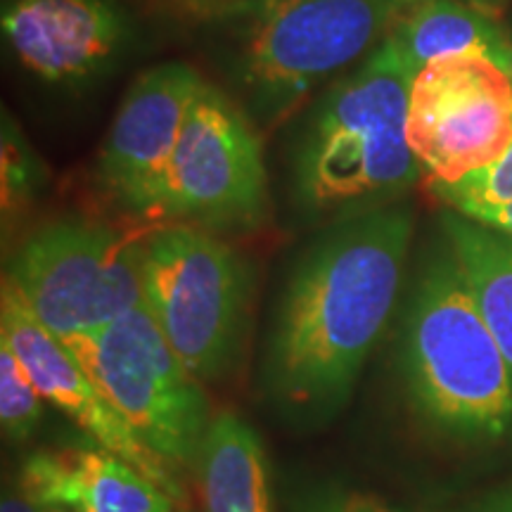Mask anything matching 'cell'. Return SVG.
I'll use <instances>...</instances> for the list:
<instances>
[{
	"label": "cell",
	"mask_w": 512,
	"mask_h": 512,
	"mask_svg": "<svg viewBox=\"0 0 512 512\" xmlns=\"http://www.w3.org/2000/svg\"><path fill=\"white\" fill-rule=\"evenodd\" d=\"M503 512H512V508H508V510H503Z\"/></svg>",
	"instance_id": "obj_26"
},
{
	"label": "cell",
	"mask_w": 512,
	"mask_h": 512,
	"mask_svg": "<svg viewBox=\"0 0 512 512\" xmlns=\"http://www.w3.org/2000/svg\"><path fill=\"white\" fill-rule=\"evenodd\" d=\"M162 512H178V505H174V508H169V510H162Z\"/></svg>",
	"instance_id": "obj_25"
},
{
	"label": "cell",
	"mask_w": 512,
	"mask_h": 512,
	"mask_svg": "<svg viewBox=\"0 0 512 512\" xmlns=\"http://www.w3.org/2000/svg\"><path fill=\"white\" fill-rule=\"evenodd\" d=\"M185 3H192V5H204V3H216V0H185Z\"/></svg>",
	"instance_id": "obj_22"
},
{
	"label": "cell",
	"mask_w": 512,
	"mask_h": 512,
	"mask_svg": "<svg viewBox=\"0 0 512 512\" xmlns=\"http://www.w3.org/2000/svg\"><path fill=\"white\" fill-rule=\"evenodd\" d=\"M403 366L422 413L460 437H501L512 422V373L456 254L434 259L403 330Z\"/></svg>",
	"instance_id": "obj_3"
},
{
	"label": "cell",
	"mask_w": 512,
	"mask_h": 512,
	"mask_svg": "<svg viewBox=\"0 0 512 512\" xmlns=\"http://www.w3.org/2000/svg\"><path fill=\"white\" fill-rule=\"evenodd\" d=\"M401 3L403 5H406V3H422V0H401Z\"/></svg>",
	"instance_id": "obj_24"
},
{
	"label": "cell",
	"mask_w": 512,
	"mask_h": 512,
	"mask_svg": "<svg viewBox=\"0 0 512 512\" xmlns=\"http://www.w3.org/2000/svg\"><path fill=\"white\" fill-rule=\"evenodd\" d=\"M64 344L107 403L176 477L195 465L214 420L209 401L145 302Z\"/></svg>",
	"instance_id": "obj_5"
},
{
	"label": "cell",
	"mask_w": 512,
	"mask_h": 512,
	"mask_svg": "<svg viewBox=\"0 0 512 512\" xmlns=\"http://www.w3.org/2000/svg\"><path fill=\"white\" fill-rule=\"evenodd\" d=\"M401 0H242L238 76L254 107L278 119L332 74L366 55Z\"/></svg>",
	"instance_id": "obj_4"
},
{
	"label": "cell",
	"mask_w": 512,
	"mask_h": 512,
	"mask_svg": "<svg viewBox=\"0 0 512 512\" xmlns=\"http://www.w3.org/2000/svg\"><path fill=\"white\" fill-rule=\"evenodd\" d=\"M0 512H41L38 505L34 503V498L24 494V491H8L3 496V505H0Z\"/></svg>",
	"instance_id": "obj_20"
},
{
	"label": "cell",
	"mask_w": 512,
	"mask_h": 512,
	"mask_svg": "<svg viewBox=\"0 0 512 512\" xmlns=\"http://www.w3.org/2000/svg\"><path fill=\"white\" fill-rule=\"evenodd\" d=\"M192 467L202 512H273L264 444L235 413L211 420Z\"/></svg>",
	"instance_id": "obj_13"
},
{
	"label": "cell",
	"mask_w": 512,
	"mask_h": 512,
	"mask_svg": "<svg viewBox=\"0 0 512 512\" xmlns=\"http://www.w3.org/2000/svg\"><path fill=\"white\" fill-rule=\"evenodd\" d=\"M155 228L62 219L31 235L10 268L19 292L60 337L86 335L145 302V254Z\"/></svg>",
	"instance_id": "obj_6"
},
{
	"label": "cell",
	"mask_w": 512,
	"mask_h": 512,
	"mask_svg": "<svg viewBox=\"0 0 512 512\" xmlns=\"http://www.w3.org/2000/svg\"><path fill=\"white\" fill-rule=\"evenodd\" d=\"M202 79L188 64L147 69L128 88L114 117L98 171L105 188L143 219H157L166 171Z\"/></svg>",
	"instance_id": "obj_11"
},
{
	"label": "cell",
	"mask_w": 512,
	"mask_h": 512,
	"mask_svg": "<svg viewBox=\"0 0 512 512\" xmlns=\"http://www.w3.org/2000/svg\"><path fill=\"white\" fill-rule=\"evenodd\" d=\"M245 266L192 226H162L145 254V304L197 380L216 382L238 356L247 309Z\"/></svg>",
	"instance_id": "obj_7"
},
{
	"label": "cell",
	"mask_w": 512,
	"mask_h": 512,
	"mask_svg": "<svg viewBox=\"0 0 512 512\" xmlns=\"http://www.w3.org/2000/svg\"><path fill=\"white\" fill-rule=\"evenodd\" d=\"M34 503L38 505V510L41 512H83L81 508H76L74 503L57 501V498H34Z\"/></svg>",
	"instance_id": "obj_21"
},
{
	"label": "cell",
	"mask_w": 512,
	"mask_h": 512,
	"mask_svg": "<svg viewBox=\"0 0 512 512\" xmlns=\"http://www.w3.org/2000/svg\"><path fill=\"white\" fill-rule=\"evenodd\" d=\"M444 233L512 373V235L458 211L444 216Z\"/></svg>",
	"instance_id": "obj_15"
},
{
	"label": "cell",
	"mask_w": 512,
	"mask_h": 512,
	"mask_svg": "<svg viewBox=\"0 0 512 512\" xmlns=\"http://www.w3.org/2000/svg\"><path fill=\"white\" fill-rule=\"evenodd\" d=\"M41 399L15 351L0 339V422L5 437L22 444L41 420Z\"/></svg>",
	"instance_id": "obj_16"
},
{
	"label": "cell",
	"mask_w": 512,
	"mask_h": 512,
	"mask_svg": "<svg viewBox=\"0 0 512 512\" xmlns=\"http://www.w3.org/2000/svg\"><path fill=\"white\" fill-rule=\"evenodd\" d=\"M432 190L460 214L486 207H508L512 204V145L486 169H479L458 183H437Z\"/></svg>",
	"instance_id": "obj_17"
},
{
	"label": "cell",
	"mask_w": 512,
	"mask_h": 512,
	"mask_svg": "<svg viewBox=\"0 0 512 512\" xmlns=\"http://www.w3.org/2000/svg\"><path fill=\"white\" fill-rule=\"evenodd\" d=\"M508 74L512 76V36H510V57H508Z\"/></svg>",
	"instance_id": "obj_23"
},
{
	"label": "cell",
	"mask_w": 512,
	"mask_h": 512,
	"mask_svg": "<svg viewBox=\"0 0 512 512\" xmlns=\"http://www.w3.org/2000/svg\"><path fill=\"white\" fill-rule=\"evenodd\" d=\"M0 339L10 344L43 399L67 413L83 432L98 441L100 448L136 467L178 503L183 501V484L178 477L107 403L67 344L36 318L10 275L3 278Z\"/></svg>",
	"instance_id": "obj_10"
},
{
	"label": "cell",
	"mask_w": 512,
	"mask_h": 512,
	"mask_svg": "<svg viewBox=\"0 0 512 512\" xmlns=\"http://www.w3.org/2000/svg\"><path fill=\"white\" fill-rule=\"evenodd\" d=\"M294 512H399L380 496L349 486H320L299 498Z\"/></svg>",
	"instance_id": "obj_18"
},
{
	"label": "cell",
	"mask_w": 512,
	"mask_h": 512,
	"mask_svg": "<svg viewBox=\"0 0 512 512\" xmlns=\"http://www.w3.org/2000/svg\"><path fill=\"white\" fill-rule=\"evenodd\" d=\"M408 145L430 183H458L512 145V76L484 55L427 62L408 95Z\"/></svg>",
	"instance_id": "obj_8"
},
{
	"label": "cell",
	"mask_w": 512,
	"mask_h": 512,
	"mask_svg": "<svg viewBox=\"0 0 512 512\" xmlns=\"http://www.w3.org/2000/svg\"><path fill=\"white\" fill-rule=\"evenodd\" d=\"M411 238V211L373 209L304 256L266 354V387L280 406L309 418L344 406L399 299Z\"/></svg>",
	"instance_id": "obj_1"
},
{
	"label": "cell",
	"mask_w": 512,
	"mask_h": 512,
	"mask_svg": "<svg viewBox=\"0 0 512 512\" xmlns=\"http://www.w3.org/2000/svg\"><path fill=\"white\" fill-rule=\"evenodd\" d=\"M415 74L389 38L320 102L297 157V185L313 209L384 202L422 166L408 145Z\"/></svg>",
	"instance_id": "obj_2"
},
{
	"label": "cell",
	"mask_w": 512,
	"mask_h": 512,
	"mask_svg": "<svg viewBox=\"0 0 512 512\" xmlns=\"http://www.w3.org/2000/svg\"><path fill=\"white\" fill-rule=\"evenodd\" d=\"M387 38L413 74L451 55H484L508 72L510 36L489 15L460 0H422Z\"/></svg>",
	"instance_id": "obj_14"
},
{
	"label": "cell",
	"mask_w": 512,
	"mask_h": 512,
	"mask_svg": "<svg viewBox=\"0 0 512 512\" xmlns=\"http://www.w3.org/2000/svg\"><path fill=\"white\" fill-rule=\"evenodd\" d=\"M266 207L261 143L226 95L202 83L166 171L157 219L252 226Z\"/></svg>",
	"instance_id": "obj_9"
},
{
	"label": "cell",
	"mask_w": 512,
	"mask_h": 512,
	"mask_svg": "<svg viewBox=\"0 0 512 512\" xmlns=\"http://www.w3.org/2000/svg\"><path fill=\"white\" fill-rule=\"evenodd\" d=\"M458 214H460V211H458ZM463 216L484 223V226L501 230V233H505V235H512V204H508V207L477 209V211H470V214H463Z\"/></svg>",
	"instance_id": "obj_19"
},
{
	"label": "cell",
	"mask_w": 512,
	"mask_h": 512,
	"mask_svg": "<svg viewBox=\"0 0 512 512\" xmlns=\"http://www.w3.org/2000/svg\"><path fill=\"white\" fill-rule=\"evenodd\" d=\"M3 34L24 69L48 83H81L107 67L126 36L112 0H12Z\"/></svg>",
	"instance_id": "obj_12"
}]
</instances>
